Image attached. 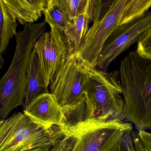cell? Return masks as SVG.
<instances>
[{"instance_id":"6da1fadb","label":"cell","mask_w":151,"mask_h":151,"mask_svg":"<svg viewBox=\"0 0 151 151\" xmlns=\"http://www.w3.org/2000/svg\"><path fill=\"white\" fill-rule=\"evenodd\" d=\"M119 72L124 100L122 119L138 131L151 129V60L131 51L121 61Z\"/></svg>"},{"instance_id":"7a4b0ae2","label":"cell","mask_w":151,"mask_h":151,"mask_svg":"<svg viewBox=\"0 0 151 151\" xmlns=\"http://www.w3.org/2000/svg\"><path fill=\"white\" fill-rule=\"evenodd\" d=\"M45 21L25 25L15 35L16 47L11 64L0 79V120L24 105L28 62L37 40L45 32Z\"/></svg>"},{"instance_id":"3957f363","label":"cell","mask_w":151,"mask_h":151,"mask_svg":"<svg viewBox=\"0 0 151 151\" xmlns=\"http://www.w3.org/2000/svg\"><path fill=\"white\" fill-rule=\"evenodd\" d=\"M122 94L119 72H108L88 67L84 121L104 122L122 118Z\"/></svg>"},{"instance_id":"277c9868","label":"cell","mask_w":151,"mask_h":151,"mask_svg":"<svg viewBox=\"0 0 151 151\" xmlns=\"http://www.w3.org/2000/svg\"><path fill=\"white\" fill-rule=\"evenodd\" d=\"M60 126L46 129L21 112L0 120V151H29L52 142L63 132Z\"/></svg>"},{"instance_id":"5b68a950","label":"cell","mask_w":151,"mask_h":151,"mask_svg":"<svg viewBox=\"0 0 151 151\" xmlns=\"http://www.w3.org/2000/svg\"><path fill=\"white\" fill-rule=\"evenodd\" d=\"M88 66L77 56L70 54L50 82V92L56 98L65 118L75 110L86 93Z\"/></svg>"},{"instance_id":"8992f818","label":"cell","mask_w":151,"mask_h":151,"mask_svg":"<svg viewBox=\"0 0 151 151\" xmlns=\"http://www.w3.org/2000/svg\"><path fill=\"white\" fill-rule=\"evenodd\" d=\"M71 128L77 137L71 151H115L124 134L133 129L132 124L122 118L85 121Z\"/></svg>"},{"instance_id":"52a82bcc","label":"cell","mask_w":151,"mask_h":151,"mask_svg":"<svg viewBox=\"0 0 151 151\" xmlns=\"http://www.w3.org/2000/svg\"><path fill=\"white\" fill-rule=\"evenodd\" d=\"M127 0H115L107 13L89 28L77 52V56L88 67L96 68L106 41L119 26Z\"/></svg>"},{"instance_id":"ba28073f","label":"cell","mask_w":151,"mask_h":151,"mask_svg":"<svg viewBox=\"0 0 151 151\" xmlns=\"http://www.w3.org/2000/svg\"><path fill=\"white\" fill-rule=\"evenodd\" d=\"M151 25V11L128 24L119 25L106 41L96 67L106 71L112 62L131 45L137 42Z\"/></svg>"},{"instance_id":"9c48e42d","label":"cell","mask_w":151,"mask_h":151,"mask_svg":"<svg viewBox=\"0 0 151 151\" xmlns=\"http://www.w3.org/2000/svg\"><path fill=\"white\" fill-rule=\"evenodd\" d=\"M50 28V32H45L41 35L34 47L48 87L71 54L63 33L55 27Z\"/></svg>"},{"instance_id":"30bf717a","label":"cell","mask_w":151,"mask_h":151,"mask_svg":"<svg viewBox=\"0 0 151 151\" xmlns=\"http://www.w3.org/2000/svg\"><path fill=\"white\" fill-rule=\"evenodd\" d=\"M23 112L31 120L46 129L64 126L63 110L56 98L50 93L39 96Z\"/></svg>"},{"instance_id":"8fae6325","label":"cell","mask_w":151,"mask_h":151,"mask_svg":"<svg viewBox=\"0 0 151 151\" xmlns=\"http://www.w3.org/2000/svg\"><path fill=\"white\" fill-rule=\"evenodd\" d=\"M50 93L45 83L40 59L34 48L28 62L27 72V85L24 109L39 96Z\"/></svg>"},{"instance_id":"7c38bea8","label":"cell","mask_w":151,"mask_h":151,"mask_svg":"<svg viewBox=\"0 0 151 151\" xmlns=\"http://www.w3.org/2000/svg\"><path fill=\"white\" fill-rule=\"evenodd\" d=\"M49 0H3L17 21L22 25L33 24L42 14Z\"/></svg>"},{"instance_id":"4fadbf2b","label":"cell","mask_w":151,"mask_h":151,"mask_svg":"<svg viewBox=\"0 0 151 151\" xmlns=\"http://www.w3.org/2000/svg\"><path fill=\"white\" fill-rule=\"evenodd\" d=\"M73 22L72 26L63 33L71 54L78 52L88 31L89 25L92 22L88 0L84 11L75 17Z\"/></svg>"},{"instance_id":"5bb4252c","label":"cell","mask_w":151,"mask_h":151,"mask_svg":"<svg viewBox=\"0 0 151 151\" xmlns=\"http://www.w3.org/2000/svg\"><path fill=\"white\" fill-rule=\"evenodd\" d=\"M17 20L6 7L3 1L0 0V53L7 50L11 39L17 33Z\"/></svg>"},{"instance_id":"9a60e30c","label":"cell","mask_w":151,"mask_h":151,"mask_svg":"<svg viewBox=\"0 0 151 151\" xmlns=\"http://www.w3.org/2000/svg\"><path fill=\"white\" fill-rule=\"evenodd\" d=\"M43 14L46 23L50 27H55L62 33L67 31L73 25L72 20L58 7L55 0H49Z\"/></svg>"},{"instance_id":"2e32d148","label":"cell","mask_w":151,"mask_h":151,"mask_svg":"<svg viewBox=\"0 0 151 151\" xmlns=\"http://www.w3.org/2000/svg\"><path fill=\"white\" fill-rule=\"evenodd\" d=\"M151 7V0H127L119 25L128 24L143 16Z\"/></svg>"},{"instance_id":"e0dca14e","label":"cell","mask_w":151,"mask_h":151,"mask_svg":"<svg viewBox=\"0 0 151 151\" xmlns=\"http://www.w3.org/2000/svg\"><path fill=\"white\" fill-rule=\"evenodd\" d=\"M58 7L71 20L82 13L88 0H55Z\"/></svg>"},{"instance_id":"ac0fdd59","label":"cell","mask_w":151,"mask_h":151,"mask_svg":"<svg viewBox=\"0 0 151 151\" xmlns=\"http://www.w3.org/2000/svg\"><path fill=\"white\" fill-rule=\"evenodd\" d=\"M136 51L142 57L151 60V25L137 42Z\"/></svg>"},{"instance_id":"d6986e66","label":"cell","mask_w":151,"mask_h":151,"mask_svg":"<svg viewBox=\"0 0 151 151\" xmlns=\"http://www.w3.org/2000/svg\"><path fill=\"white\" fill-rule=\"evenodd\" d=\"M132 132L124 134L115 151H136Z\"/></svg>"},{"instance_id":"ffe728a7","label":"cell","mask_w":151,"mask_h":151,"mask_svg":"<svg viewBox=\"0 0 151 151\" xmlns=\"http://www.w3.org/2000/svg\"><path fill=\"white\" fill-rule=\"evenodd\" d=\"M132 135L137 139L145 151H151V132L146 131H138L136 134Z\"/></svg>"},{"instance_id":"44dd1931","label":"cell","mask_w":151,"mask_h":151,"mask_svg":"<svg viewBox=\"0 0 151 151\" xmlns=\"http://www.w3.org/2000/svg\"><path fill=\"white\" fill-rule=\"evenodd\" d=\"M63 132L60 134L58 136V137H57L55 139H54L53 141L52 142H50L48 143L47 144H45V145H43V146H41V147H38V148H35V149H33V150H31L29 151H49V150L51 149L52 146H53V144L55 143V142H56L57 140L60 137V136L62 134L63 132Z\"/></svg>"},{"instance_id":"7402d4cb","label":"cell","mask_w":151,"mask_h":151,"mask_svg":"<svg viewBox=\"0 0 151 151\" xmlns=\"http://www.w3.org/2000/svg\"><path fill=\"white\" fill-rule=\"evenodd\" d=\"M132 136H133V142H134V145L136 151H145L141 146L140 144L139 143L137 139L133 135Z\"/></svg>"},{"instance_id":"603a6c76","label":"cell","mask_w":151,"mask_h":151,"mask_svg":"<svg viewBox=\"0 0 151 151\" xmlns=\"http://www.w3.org/2000/svg\"><path fill=\"white\" fill-rule=\"evenodd\" d=\"M4 65V60L2 54L0 53V71L3 67Z\"/></svg>"}]
</instances>
